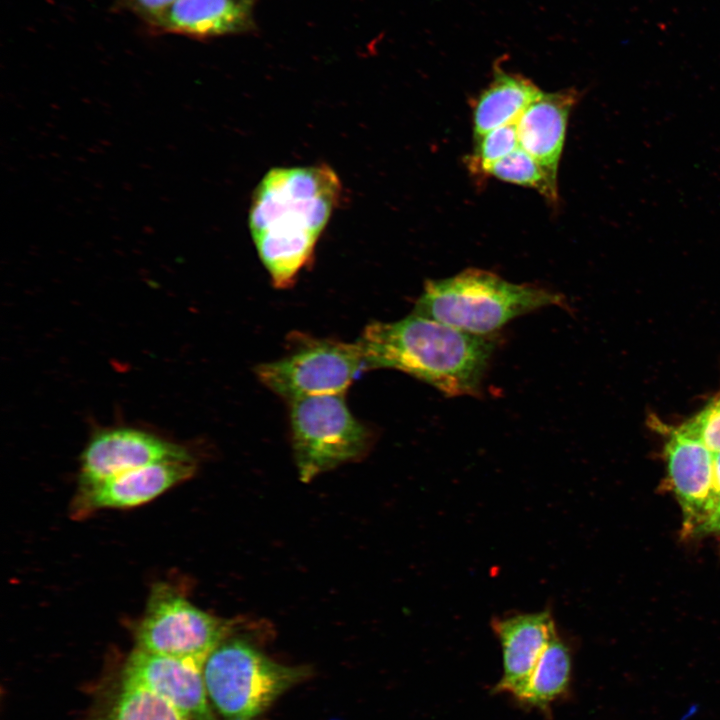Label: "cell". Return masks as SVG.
<instances>
[{
    "instance_id": "6da1fadb",
    "label": "cell",
    "mask_w": 720,
    "mask_h": 720,
    "mask_svg": "<svg viewBox=\"0 0 720 720\" xmlns=\"http://www.w3.org/2000/svg\"><path fill=\"white\" fill-rule=\"evenodd\" d=\"M341 191L336 172L324 164L273 168L258 183L249 230L275 288L291 287L310 262Z\"/></svg>"
},
{
    "instance_id": "7a4b0ae2",
    "label": "cell",
    "mask_w": 720,
    "mask_h": 720,
    "mask_svg": "<svg viewBox=\"0 0 720 720\" xmlns=\"http://www.w3.org/2000/svg\"><path fill=\"white\" fill-rule=\"evenodd\" d=\"M488 336L411 313L394 322L370 323L357 342L369 369H396L455 397L480 392L496 347Z\"/></svg>"
},
{
    "instance_id": "3957f363",
    "label": "cell",
    "mask_w": 720,
    "mask_h": 720,
    "mask_svg": "<svg viewBox=\"0 0 720 720\" xmlns=\"http://www.w3.org/2000/svg\"><path fill=\"white\" fill-rule=\"evenodd\" d=\"M559 293L530 284H514L480 269L430 280L413 313L461 331L488 336L510 320L542 307L564 305Z\"/></svg>"
},
{
    "instance_id": "277c9868",
    "label": "cell",
    "mask_w": 720,
    "mask_h": 720,
    "mask_svg": "<svg viewBox=\"0 0 720 720\" xmlns=\"http://www.w3.org/2000/svg\"><path fill=\"white\" fill-rule=\"evenodd\" d=\"M310 671L280 664L248 640H223L203 664L210 705L222 720H256Z\"/></svg>"
},
{
    "instance_id": "5b68a950",
    "label": "cell",
    "mask_w": 720,
    "mask_h": 720,
    "mask_svg": "<svg viewBox=\"0 0 720 720\" xmlns=\"http://www.w3.org/2000/svg\"><path fill=\"white\" fill-rule=\"evenodd\" d=\"M287 344L284 355L257 365L255 374L288 403L311 396L344 395L369 370L357 341L348 343L295 332Z\"/></svg>"
},
{
    "instance_id": "8992f818",
    "label": "cell",
    "mask_w": 720,
    "mask_h": 720,
    "mask_svg": "<svg viewBox=\"0 0 720 720\" xmlns=\"http://www.w3.org/2000/svg\"><path fill=\"white\" fill-rule=\"evenodd\" d=\"M291 442L300 480L365 456L373 432L349 410L343 394L289 402Z\"/></svg>"
},
{
    "instance_id": "52a82bcc",
    "label": "cell",
    "mask_w": 720,
    "mask_h": 720,
    "mask_svg": "<svg viewBox=\"0 0 720 720\" xmlns=\"http://www.w3.org/2000/svg\"><path fill=\"white\" fill-rule=\"evenodd\" d=\"M236 624L201 610L168 584L157 583L135 628V648L204 664Z\"/></svg>"
},
{
    "instance_id": "ba28073f",
    "label": "cell",
    "mask_w": 720,
    "mask_h": 720,
    "mask_svg": "<svg viewBox=\"0 0 720 720\" xmlns=\"http://www.w3.org/2000/svg\"><path fill=\"white\" fill-rule=\"evenodd\" d=\"M120 675L166 700L185 720H217L208 699L203 664L134 648Z\"/></svg>"
},
{
    "instance_id": "9c48e42d",
    "label": "cell",
    "mask_w": 720,
    "mask_h": 720,
    "mask_svg": "<svg viewBox=\"0 0 720 720\" xmlns=\"http://www.w3.org/2000/svg\"><path fill=\"white\" fill-rule=\"evenodd\" d=\"M186 448L154 434L127 427L96 432L80 459V488L155 462L192 459Z\"/></svg>"
},
{
    "instance_id": "30bf717a",
    "label": "cell",
    "mask_w": 720,
    "mask_h": 720,
    "mask_svg": "<svg viewBox=\"0 0 720 720\" xmlns=\"http://www.w3.org/2000/svg\"><path fill=\"white\" fill-rule=\"evenodd\" d=\"M196 471L194 459L155 462L97 484L80 488L74 502L78 516L106 508H130L147 503L190 479Z\"/></svg>"
},
{
    "instance_id": "8fae6325",
    "label": "cell",
    "mask_w": 720,
    "mask_h": 720,
    "mask_svg": "<svg viewBox=\"0 0 720 720\" xmlns=\"http://www.w3.org/2000/svg\"><path fill=\"white\" fill-rule=\"evenodd\" d=\"M665 459L669 482L682 509L683 531L689 535L709 512L713 451L672 428L665 445Z\"/></svg>"
},
{
    "instance_id": "7c38bea8",
    "label": "cell",
    "mask_w": 720,
    "mask_h": 720,
    "mask_svg": "<svg viewBox=\"0 0 720 720\" xmlns=\"http://www.w3.org/2000/svg\"><path fill=\"white\" fill-rule=\"evenodd\" d=\"M503 656V676L496 690L520 699L542 653L557 634L549 610L521 613L492 622Z\"/></svg>"
},
{
    "instance_id": "4fadbf2b",
    "label": "cell",
    "mask_w": 720,
    "mask_h": 720,
    "mask_svg": "<svg viewBox=\"0 0 720 720\" xmlns=\"http://www.w3.org/2000/svg\"><path fill=\"white\" fill-rule=\"evenodd\" d=\"M254 0H176L147 21L158 32L210 38L255 29Z\"/></svg>"
},
{
    "instance_id": "5bb4252c",
    "label": "cell",
    "mask_w": 720,
    "mask_h": 720,
    "mask_svg": "<svg viewBox=\"0 0 720 720\" xmlns=\"http://www.w3.org/2000/svg\"><path fill=\"white\" fill-rule=\"evenodd\" d=\"M577 98L573 90L542 93L516 121L519 147L555 178L568 117Z\"/></svg>"
},
{
    "instance_id": "9a60e30c",
    "label": "cell",
    "mask_w": 720,
    "mask_h": 720,
    "mask_svg": "<svg viewBox=\"0 0 720 720\" xmlns=\"http://www.w3.org/2000/svg\"><path fill=\"white\" fill-rule=\"evenodd\" d=\"M529 80L500 72L478 98L473 111L476 138L517 121L525 109L542 95Z\"/></svg>"
},
{
    "instance_id": "2e32d148",
    "label": "cell",
    "mask_w": 720,
    "mask_h": 720,
    "mask_svg": "<svg viewBox=\"0 0 720 720\" xmlns=\"http://www.w3.org/2000/svg\"><path fill=\"white\" fill-rule=\"evenodd\" d=\"M89 720H185L166 700L120 675Z\"/></svg>"
},
{
    "instance_id": "e0dca14e",
    "label": "cell",
    "mask_w": 720,
    "mask_h": 720,
    "mask_svg": "<svg viewBox=\"0 0 720 720\" xmlns=\"http://www.w3.org/2000/svg\"><path fill=\"white\" fill-rule=\"evenodd\" d=\"M570 672L569 649L556 634L542 653L520 700L545 708L567 689Z\"/></svg>"
},
{
    "instance_id": "ac0fdd59",
    "label": "cell",
    "mask_w": 720,
    "mask_h": 720,
    "mask_svg": "<svg viewBox=\"0 0 720 720\" xmlns=\"http://www.w3.org/2000/svg\"><path fill=\"white\" fill-rule=\"evenodd\" d=\"M484 173L506 182L534 188L549 200H557V178L520 147L490 165Z\"/></svg>"
},
{
    "instance_id": "d6986e66",
    "label": "cell",
    "mask_w": 720,
    "mask_h": 720,
    "mask_svg": "<svg viewBox=\"0 0 720 720\" xmlns=\"http://www.w3.org/2000/svg\"><path fill=\"white\" fill-rule=\"evenodd\" d=\"M474 163L483 172L519 147L516 122L495 128L477 138Z\"/></svg>"
},
{
    "instance_id": "ffe728a7",
    "label": "cell",
    "mask_w": 720,
    "mask_h": 720,
    "mask_svg": "<svg viewBox=\"0 0 720 720\" xmlns=\"http://www.w3.org/2000/svg\"><path fill=\"white\" fill-rule=\"evenodd\" d=\"M674 429L711 451H720V394L696 416Z\"/></svg>"
},
{
    "instance_id": "44dd1931",
    "label": "cell",
    "mask_w": 720,
    "mask_h": 720,
    "mask_svg": "<svg viewBox=\"0 0 720 720\" xmlns=\"http://www.w3.org/2000/svg\"><path fill=\"white\" fill-rule=\"evenodd\" d=\"M125 3L146 21L154 18L176 0H124Z\"/></svg>"
},
{
    "instance_id": "7402d4cb",
    "label": "cell",
    "mask_w": 720,
    "mask_h": 720,
    "mask_svg": "<svg viewBox=\"0 0 720 720\" xmlns=\"http://www.w3.org/2000/svg\"><path fill=\"white\" fill-rule=\"evenodd\" d=\"M720 536V506H718L710 515L701 521L690 532L689 536Z\"/></svg>"
},
{
    "instance_id": "603a6c76",
    "label": "cell",
    "mask_w": 720,
    "mask_h": 720,
    "mask_svg": "<svg viewBox=\"0 0 720 720\" xmlns=\"http://www.w3.org/2000/svg\"><path fill=\"white\" fill-rule=\"evenodd\" d=\"M713 470V492L710 500L708 515H710L718 506H720V451H713Z\"/></svg>"
}]
</instances>
